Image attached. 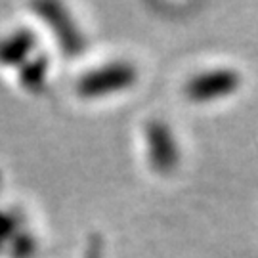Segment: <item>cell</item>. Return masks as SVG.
<instances>
[{
    "mask_svg": "<svg viewBox=\"0 0 258 258\" xmlns=\"http://www.w3.org/2000/svg\"><path fill=\"white\" fill-rule=\"evenodd\" d=\"M239 84L241 79L235 71L220 69V71H211V73L197 77L189 84V94L195 100L211 102V100H220V98L231 96L239 88Z\"/></svg>",
    "mask_w": 258,
    "mask_h": 258,
    "instance_id": "1",
    "label": "cell"
}]
</instances>
